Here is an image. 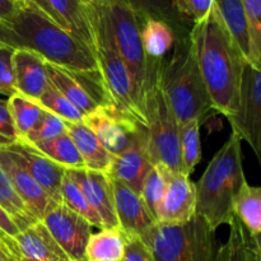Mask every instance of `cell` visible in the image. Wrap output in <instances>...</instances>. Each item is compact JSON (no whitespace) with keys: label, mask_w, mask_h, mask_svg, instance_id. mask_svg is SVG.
<instances>
[{"label":"cell","mask_w":261,"mask_h":261,"mask_svg":"<svg viewBox=\"0 0 261 261\" xmlns=\"http://www.w3.org/2000/svg\"><path fill=\"white\" fill-rule=\"evenodd\" d=\"M24 3H27L28 5H31V7L36 8L38 12L42 13L43 15H46L48 19L53 20L54 23H56V24L60 25L61 28H64V30L68 31V27L65 25L64 20L61 19L60 15H59L58 13L54 10V8L51 7V4L48 3V0H24Z\"/></svg>","instance_id":"cell-42"},{"label":"cell","mask_w":261,"mask_h":261,"mask_svg":"<svg viewBox=\"0 0 261 261\" xmlns=\"http://www.w3.org/2000/svg\"><path fill=\"white\" fill-rule=\"evenodd\" d=\"M82 261H84V260H82Z\"/></svg>","instance_id":"cell-50"},{"label":"cell","mask_w":261,"mask_h":261,"mask_svg":"<svg viewBox=\"0 0 261 261\" xmlns=\"http://www.w3.org/2000/svg\"><path fill=\"white\" fill-rule=\"evenodd\" d=\"M10 143L8 142L7 139H4V138L0 137V147H7V145H9Z\"/></svg>","instance_id":"cell-47"},{"label":"cell","mask_w":261,"mask_h":261,"mask_svg":"<svg viewBox=\"0 0 261 261\" xmlns=\"http://www.w3.org/2000/svg\"><path fill=\"white\" fill-rule=\"evenodd\" d=\"M232 133L251 147L261 160V69L244 64L237 110L227 117Z\"/></svg>","instance_id":"cell-9"},{"label":"cell","mask_w":261,"mask_h":261,"mask_svg":"<svg viewBox=\"0 0 261 261\" xmlns=\"http://www.w3.org/2000/svg\"><path fill=\"white\" fill-rule=\"evenodd\" d=\"M89 2H91V3H94V2H97V0H89Z\"/></svg>","instance_id":"cell-49"},{"label":"cell","mask_w":261,"mask_h":261,"mask_svg":"<svg viewBox=\"0 0 261 261\" xmlns=\"http://www.w3.org/2000/svg\"><path fill=\"white\" fill-rule=\"evenodd\" d=\"M4 149L20 168L42 186L54 201H61L60 189L65 168L48 160L22 139H17L12 144L4 147Z\"/></svg>","instance_id":"cell-11"},{"label":"cell","mask_w":261,"mask_h":261,"mask_svg":"<svg viewBox=\"0 0 261 261\" xmlns=\"http://www.w3.org/2000/svg\"><path fill=\"white\" fill-rule=\"evenodd\" d=\"M233 216L244 224L250 236L260 239L261 233V189L242 184L233 199Z\"/></svg>","instance_id":"cell-26"},{"label":"cell","mask_w":261,"mask_h":261,"mask_svg":"<svg viewBox=\"0 0 261 261\" xmlns=\"http://www.w3.org/2000/svg\"><path fill=\"white\" fill-rule=\"evenodd\" d=\"M14 48L0 43V94L10 97L15 93L12 69V55Z\"/></svg>","instance_id":"cell-39"},{"label":"cell","mask_w":261,"mask_h":261,"mask_svg":"<svg viewBox=\"0 0 261 261\" xmlns=\"http://www.w3.org/2000/svg\"><path fill=\"white\" fill-rule=\"evenodd\" d=\"M97 2L106 15L115 46L129 69L135 96L145 114V94L161 60H150L145 55L142 43V24L134 10L124 0Z\"/></svg>","instance_id":"cell-6"},{"label":"cell","mask_w":261,"mask_h":261,"mask_svg":"<svg viewBox=\"0 0 261 261\" xmlns=\"http://www.w3.org/2000/svg\"><path fill=\"white\" fill-rule=\"evenodd\" d=\"M24 3L17 0H0V22H9Z\"/></svg>","instance_id":"cell-44"},{"label":"cell","mask_w":261,"mask_h":261,"mask_svg":"<svg viewBox=\"0 0 261 261\" xmlns=\"http://www.w3.org/2000/svg\"><path fill=\"white\" fill-rule=\"evenodd\" d=\"M228 226V239L217 251V261H261L260 239L250 236L236 217Z\"/></svg>","instance_id":"cell-25"},{"label":"cell","mask_w":261,"mask_h":261,"mask_svg":"<svg viewBox=\"0 0 261 261\" xmlns=\"http://www.w3.org/2000/svg\"><path fill=\"white\" fill-rule=\"evenodd\" d=\"M152 167L147 130L144 126H140L129 145L119 154L114 155L107 175L140 194L145 176Z\"/></svg>","instance_id":"cell-12"},{"label":"cell","mask_w":261,"mask_h":261,"mask_svg":"<svg viewBox=\"0 0 261 261\" xmlns=\"http://www.w3.org/2000/svg\"><path fill=\"white\" fill-rule=\"evenodd\" d=\"M245 181L241 140L232 133L195 185L196 213L214 231L231 223L234 217L233 199Z\"/></svg>","instance_id":"cell-3"},{"label":"cell","mask_w":261,"mask_h":261,"mask_svg":"<svg viewBox=\"0 0 261 261\" xmlns=\"http://www.w3.org/2000/svg\"><path fill=\"white\" fill-rule=\"evenodd\" d=\"M177 12L190 23L199 22L214 7V0H173Z\"/></svg>","instance_id":"cell-38"},{"label":"cell","mask_w":261,"mask_h":261,"mask_svg":"<svg viewBox=\"0 0 261 261\" xmlns=\"http://www.w3.org/2000/svg\"><path fill=\"white\" fill-rule=\"evenodd\" d=\"M137 14L140 24L147 19L165 22L175 32L176 38L188 37L191 23L186 20L176 9L173 0H124Z\"/></svg>","instance_id":"cell-23"},{"label":"cell","mask_w":261,"mask_h":261,"mask_svg":"<svg viewBox=\"0 0 261 261\" xmlns=\"http://www.w3.org/2000/svg\"><path fill=\"white\" fill-rule=\"evenodd\" d=\"M242 3L249 20L255 59L261 63V0H242Z\"/></svg>","instance_id":"cell-37"},{"label":"cell","mask_w":261,"mask_h":261,"mask_svg":"<svg viewBox=\"0 0 261 261\" xmlns=\"http://www.w3.org/2000/svg\"><path fill=\"white\" fill-rule=\"evenodd\" d=\"M0 166L9 177L13 189L23 205L27 208L31 216L41 221L46 209L53 199L48 196L40 184L36 182L23 168H20L5 152L4 147H0Z\"/></svg>","instance_id":"cell-19"},{"label":"cell","mask_w":261,"mask_h":261,"mask_svg":"<svg viewBox=\"0 0 261 261\" xmlns=\"http://www.w3.org/2000/svg\"><path fill=\"white\" fill-rule=\"evenodd\" d=\"M31 145L40 153H42L43 155H46L48 160L58 163L59 166L64 167L65 170L86 168L84 167L83 160H82L75 144H74L71 138L68 135V133L55 138V139L36 143V144Z\"/></svg>","instance_id":"cell-29"},{"label":"cell","mask_w":261,"mask_h":261,"mask_svg":"<svg viewBox=\"0 0 261 261\" xmlns=\"http://www.w3.org/2000/svg\"><path fill=\"white\" fill-rule=\"evenodd\" d=\"M111 182L119 229L124 236H143L157 221L145 206L140 194L114 178Z\"/></svg>","instance_id":"cell-16"},{"label":"cell","mask_w":261,"mask_h":261,"mask_svg":"<svg viewBox=\"0 0 261 261\" xmlns=\"http://www.w3.org/2000/svg\"><path fill=\"white\" fill-rule=\"evenodd\" d=\"M14 240L17 256L13 261H74L59 246L41 221L22 229Z\"/></svg>","instance_id":"cell-18"},{"label":"cell","mask_w":261,"mask_h":261,"mask_svg":"<svg viewBox=\"0 0 261 261\" xmlns=\"http://www.w3.org/2000/svg\"><path fill=\"white\" fill-rule=\"evenodd\" d=\"M48 3L64 20L69 32L93 50L92 3L89 0H48Z\"/></svg>","instance_id":"cell-22"},{"label":"cell","mask_w":261,"mask_h":261,"mask_svg":"<svg viewBox=\"0 0 261 261\" xmlns=\"http://www.w3.org/2000/svg\"><path fill=\"white\" fill-rule=\"evenodd\" d=\"M214 8L218 12L227 32L236 43L244 60L261 69V63L255 59L254 55L249 20L242 0H214Z\"/></svg>","instance_id":"cell-20"},{"label":"cell","mask_w":261,"mask_h":261,"mask_svg":"<svg viewBox=\"0 0 261 261\" xmlns=\"http://www.w3.org/2000/svg\"><path fill=\"white\" fill-rule=\"evenodd\" d=\"M0 43L33 51L46 63L70 73L99 74L92 48L27 3L9 22H0Z\"/></svg>","instance_id":"cell-2"},{"label":"cell","mask_w":261,"mask_h":261,"mask_svg":"<svg viewBox=\"0 0 261 261\" xmlns=\"http://www.w3.org/2000/svg\"><path fill=\"white\" fill-rule=\"evenodd\" d=\"M46 73H47L48 83L54 87L58 92H60L73 106H75L82 114H91L92 111L99 107V105L94 101L93 97L87 92L83 84L76 79L70 71L63 68L53 65L45 61Z\"/></svg>","instance_id":"cell-24"},{"label":"cell","mask_w":261,"mask_h":261,"mask_svg":"<svg viewBox=\"0 0 261 261\" xmlns=\"http://www.w3.org/2000/svg\"><path fill=\"white\" fill-rule=\"evenodd\" d=\"M66 133L75 144L84 167L109 173L114 155L103 147L96 134L83 121L66 122Z\"/></svg>","instance_id":"cell-21"},{"label":"cell","mask_w":261,"mask_h":261,"mask_svg":"<svg viewBox=\"0 0 261 261\" xmlns=\"http://www.w3.org/2000/svg\"><path fill=\"white\" fill-rule=\"evenodd\" d=\"M125 239L119 228H103L92 233L84 251V261H121Z\"/></svg>","instance_id":"cell-27"},{"label":"cell","mask_w":261,"mask_h":261,"mask_svg":"<svg viewBox=\"0 0 261 261\" xmlns=\"http://www.w3.org/2000/svg\"><path fill=\"white\" fill-rule=\"evenodd\" d=\"M196 214V186L190 176L166 170V189L158 205V223L176 224L189 221Z\"/></svg>","instance_id":"cell-14"},{"label":"cell","mask_w":261,"mask_h":261,"mask_svg":"<svg viewBox=\"0 0 261 261\" xmlns=\"http://www.w3.org/2000/svg\"><path fill=\"white\" fill-rule=\"evenodd\" d=\"M65 175L81 189L86 200L101 219L103 228H119L110 176L88 168L65 170Z\"/></svg>","instance_id":"cell-15"},{"label":"cell","mask_w":261,"mask_h":261,"mask_svg":"<svg viewBox=\"0 0 261 261\" xmlns=\"http://www.w3.org/2000/svg\"><path fill=\"white\" fill-rule=\"evenodd\" d=\"M43 226L59 246L74 261L84 259L87 242L92 234V226L63 201H51L42 219Z\"/></svg>","instance_id":"cell-10"},{"label":"cell","mask_w":261,"mask_h":261,"mask_svg":"<svg viewBox=\"0 0 261 261\" xmlns=\"http://www.w3.org/2000/svg\"><path fill=\"white\" fill-rule=\"evenodd\" d=\"M7 102L18 139H23L37 124L43 109L38 105L37 101L28 98L17 92L8 97Z\"/></svg>","instance_id":"cell-30"},{"label":"cell","mask_w":261,"mask_h":261,"mask_svg":"<svg viewBox=\"0 0 261 261\" xmlns=\"http://www.w3.org/2000/svg\"><path fill=\"white\" fill-rule=\"evenodd\" d=\"M0 137L7 139L12 144L18 139L9 109H8L7 99L0 98Z\"/></svg>","instance_id":"cell-41"},{"label":"cell","mask_w":261,"mask_h":261,"mask_svg":"<svg viewBox=\"0 0 261 261\" xmlns=\"http://www.w3.org/2000/svg\"><path fill=\"white\" fill-rule=\"evenodd\" d=\"M0 251L4 252L7 256L14 260L17 256V244L14 239H10L7 234L0 231Z\"/></svg>","instance_id":"cell-45"},{"label":"cell","mask_w":261,"mask_h":261,"mask_svg":"<svg viewBox=\"0 0 261 261\" xmlns=\"http://www.w3.org/2000/svg\"><path fill=\"white\" fill-rule=\"evenodd\" d=\"M204 84L212 102V109L226 117L237 110L242 68V58L229 33L227 32L216 8L191 25L189 33Z\"/></svg>","instance_id":"cell-1"},{"label":"cell","mask_w":261,"mask_h":261,"mask_svg":"<svg viewBox=\"0 0 261 261\" xmlns=\"http://www.w3.org/2000/svg\"><path fill=\"white\" fill-rule=\"evenodd\" d=\"M175 32L168 24L157 19H147L142 24V43L150 60H162L173 47Z\"/></svg>","instance_id":"cell-28"},{"label":"cell","mask_w":261,"mask_h":261,"mask_svg":"<svg viewBox=\"0 0 261 261\" xmlns=\"http://www.w3.org/2000/svg\"><path fill=\"white\" fill-rule=\"evenodd\" d=\"M158 82L178 124L190 120L201 121L213 110L189 36L176 38L172 54L161 60Z\"/></svg>","instance_id":"cell-4"},{"label":"cell","mask_w":261,"mask_h":261,"mask_svg":"<svg viewBox=\"0 0 261 261\" xmlns=\"http://www.w3.org/2000/svg\"><path fill=\"white\" fill-rule=\"evenodd\" d=\"M165 189L166 168L153 165L148 175L145 176L144 182H143L142 186V191H140V196H142L148 211L155 218V221H157L158 205H160L161 200L163 198Z\"/></svg>","instance_id":"cell-35"},{"label":"cell","mask_w":261,"mask_h":261,"mask_svg":"<svg viewBox=\"0 0 261 261\" xmlns=\"http://www.w3.org/2000/svg\"><path fill=\"white\" fill-rule=\"evenodd\" d=\"M61 201L65 204L68 208L75 212L81 217H83L92 227H97L99 229H103L102 222L99 217L97 216L96 212L91 208L88 201L86 200L84 195L82 194L81 189L70 180L66 175H64L63 181H61Z\"/></svg>","instance_id":"cell-33"},{"label":"cell","mask_w":261,"mask_h":261,"mask_svg":"<svg viewBox=\"0 0 261 261\" xmlns=\"http://www.w3.org/2000/svg\"><path fill=\"white\" fill-rule=\"evenodd\" d=\"M65 133L66 122L59 116H56V115L43 110L37 124L28 133L27 137L23 138L22 140L30 143V144H36V143L55 139V138L60 137Z\"/></svg>","instance_id":"cell-36"},{"label":"cell","mask_w":261,"mask_h":261,"mask_svg":"<svg viewBox=\"0 0 261 261\" xmlns=\"http://www.w3.org/2000/svg\"><path fill=\"white\" fill-rule=\"evenodd\" d=\"M92 23L93 51L112 105L125 116L145 127V114L135 96L132 75L115 46L106 15L98 2L92 3Z\"/></svg>","instance_id":"cell-7"},{"label":"cell","mask_w":261,"mask_h":261,"mask_svg":"<svg viewBox=\"0 0 261 261\" xmlns=\"http://www.w3.org/2000/svg\"><path fill=\"white\" fill-rule=\"evenodd\" d=\"M12 69L15 92L38 101L48 87L45 60L27 48H14Z\"/></svg>","instance_id":"cell-17"},{"label":"cell","mask_w":261,"mask_h":261,"mask_svg":"<svg viewBox=\"0 0 261 261\" xmlns=\"http://www.w3.org/2000/svg\"><path fill=\"white\" fill-rule=\"evenodd\" d=\"M37 102L43 110L56 115L65 122L83 121L84 115L75 106H73L60 92L56 91L50 83L45 93L40 97Z\"/></svg>","instance_id":"cell-34"},{"label":"cell","mask_w":261,"mask_h":261,"mask_svg":"<svg viewBox=\"0 0 261 261\" xmlns=\"http://www.w3.org/2000/svg\"><path fill=\"white\" fill-rule=\"evenodd\" d=\"M154 261H217L216 231L196 213L184 223H155L139 237Z\"/></svg>","instance_id":"cell-5"},{"label":"cell","mask_w":261,"mask_h":261,"mask_svg":"<svg viewBox=\"0 0 261 261\" xmlns=\"http://www.w3.org/2000/svg\"><path fill=\"white\" fill-rule=\"evenodd\" d=\"M0 205L12 217L19 231L37 222V219L31 216L30 212L18 198L9 177L2 168V166H0Z\"/></svg>","instance_id":"cell-32"},{"label":"cell","mask_w":261,"mask_h":261,"mask_svg":"<svg viewBox=\"0 0 261 261\" xmlns=\"http://www.w3.org/2000/svg\"><path fill=\"white\" fill-rule=\"evenodd\" d=\"M184 173L190 176L201 158L200 120H190L178 126Z\"/></svg>","instance_id":"cell-31"},{"label":"cell","mask_w":261,"mask_h":261,"mask_svg":"<svg viewBox=\"0 0 261 261\" xmlns=\"http://www.w3.org/2000/svg\"><path fill=\"white\" fill-rule=\"evenodd\" d=\"M144 110L148 149L153 165L173 173L184 172L178 139L180 124L161 88L158 69L145 94Z\"/></svg>","instance_id":"cell-8"},{"label":"cell","mask_w":261,"mask_h":261,"mask_svg":"<svg viewBox=\"0 0 261 261\" xmlns=\"http://www.w3.org/2000/svg\"><path fill=\"white\" fill-rule=\"evenodd\" d=\"M83 122L96 134L112 155L119 154L129 145L133 137L143 125L125 116L114 106H99L83 116Z\"/></svg>","instance_id":"cell-13"},{"label":"cell","mask_w":261,"mask_h":261,"mask_svg":"<svg viewBox=\"0 0 261 261\" xmlns=\"http://www.w3.org/2000/svg\"><path fill=\"white\" fill-rule=\"evenodd\" d=\"M0 231L10 239H15L20 232L12 217L8 214V212L2 205H0Z\"/></svg>","instance_id":"cell-43"},{"label":"cell","mask_w":261,"mask_h":261,"mask_svg":"<svg viewBox=\"0 0 261 261\" xmlns=\"http://www.w3.org/2000/svg\"><path fill=\"white\" fill-rule=\"evenodd\" d=\"M17 2H19V3H24V0H17Z\"/></svg>","instance_id":"cell-48"},{"label":"cell","mask_w":261,"mask_h":261,"mask_svg":"<svg viewBox=\"0 0 261 261\" xmlns=\"http://www.w3.org/2000/svg\"><path fill=\"white\" fill-rule=\"evenodd\" d=\"M125 250L121 261H154L144 242L135 236H124Z\"/></svg>","instance_id":"cell-40"},{"label":"cell","mask_w":261,"mask_h":261,"mask_svg":"<svg viewBox=\"0 0 261 261\" xmlns=\"http://www.w3.org/2000/svg\"><path fill=\"white\" fill-rule=\"evenodd\" d=\"M0 261H13V260L10 259L9 256H7V255H5L4 252L0 251Z\"/></svg>","instance_id":"cell-46"}]
</instances>
